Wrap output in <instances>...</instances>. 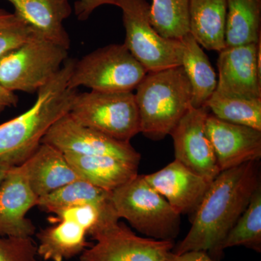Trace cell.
Here are the masks:
<instances>
[{
  "mask_svg": "<svg viewBox=\"0 0 261 261\" xmlns=\"http://www.w3.org/2000/svg\"><path fill=\"white\" fill-rule=\"evenodd\" d=\"M149 20L160 35L179 40L190 33L189 0H152Z\"/></svg>",
  "mask_w": 261,
  "mask_h": 261,
  "instance_id": "cell-24",
  "label": "cell"
},
{
  "mask_svg": "<svg viewBox=\"0 0 261 261\" xmlns=\"http://www.w3.org/2000/svg\"><path fill=\"white\" fill-rule=\"evenodd\" d=\"M37 255L32 238H0V261H39Z\"/></svg>",
  "mask_w": 261,
  "mask_h": 261,
  "instance_id": "cell-29",
  "label": "cell"
},
{
  "mask_svg": "<svg viewBox=\"0 0 261 261\" xmlns=\"http://www.w3.org/2000/svg\"><path fill=\"white\" fill-rule=\"evenodd\" d=\"M22 165L29 186L39 198L81 179L64 154L48 144L41 143Z\"/></svg>",
  "mask_w": 261,
  "mask_h": 261,
  "instance_id": "cell-17",
  "label": "cell"
},
{
  "mask_svg": "<svg viewBox=\"0 0 261 261\" xmlns=\"http://www.w3.org/2000/svg\"><path fill=\"white\" fill-rule=\"evenodd\" d=\"M179 40L181 44V66L192 88L191 106L204 107L216 91V72L207 55L190 33Z\"/></svg>",
  "mask_w": 261,
  "mask_h": 261,
  "instance_id": "cell-20",
  "label": "cell"
},
{
  "mask_svg": "<svg viewBox=\"0 0 261 261\" xmlns=\"http://www.w3.org/2000/svg\"><path fill=\"white\" fill-rule=\"evenodd\" d=\"M120 1L121 0H77L74 3L75 15L78 20L84 21L99 7L106 5L118 7Z\"/></svg>",
  "mask_w": 261,
  "mask_h": 261,
  "instance_id": "cell-30",
  "label": "cell"
},
{
  "mask_svg": "<svg viewBox=\"0 0 261 261\" xmlns=\"http://www.w3.org/2000/svg\"><path fill=\"white\" fill-rule=\"evenodd\" d=\"M260 185L259 161L221 171L211 182L193 215L191 228L173 247V253L205 251L215 260L222 258L221 244Z\"/></svg>",
  "mask_w": 261,
  "mask_h": 261,
  "instance_id": "cell-1",
  "label": "cell"
},
{
  "mask_svg": "<svg viewBox=\"0 0 261 261\" xmlns=\"http://www.w3.org/2000/svg\"><path fill=\"white\" fill-rule=\"evenodd\" d=\"M69 114L81 124L123 142H130L140 133V115L132 92H78Z\"/></svg>",
  "mask_w": 261,
  "mask_h": 261,
  "instance_id": "cell-6",
  "label": "cell"
},
{
  "mask_svg": "<svg viewBox=\"0 0 261 261\" xmlns=\"http://www.w3.org/2000/svg\"><path fill=\"white\" fill-rule=\"evenodd\" d=\"M244 246L261 252V185L254 192L247 208L230 230L221 245V251L228 247Z\"/></svg>",
  "mask_w": 261,
  "mask_h": 261,
  "instance_id": "cell-25",
  "label": "cell"
},
{
  "mask_svg": "<svg viewBox=\"0 0 261 261\" xmlns=\"http://www.w3.org/2000/svg\"><path fill=\"white\" fill-rule=\"evenodd\" d=\"M112 208L111 202L106 207H99L92 204H85L67 207L58 211L54 214L56 217H53V219H66L73 221L84 228L89 234L99 224L103 215Z\"/></svg>",
  "mask_w": 261,
  "mask_h": 261,
  "instance_id": "cell-28",
  "label": "cell"
},
{
  "mask_svg": "<svg viewBox=\"0 0 261 261\" xmlns=\"http://www.w3.org/2000/svg\"><path fill=\"white\" fill-rule=\"evenodd\" d=\"M148 72L124 44H110L75 61L68 88L102 92H133Z\"/></svg>",
  "mask_w": 261,
  "mask_h": 261,
  "instance_id": "cell-5",
  "label": "cell"
},
{
  "mask_svg": "<svg viewBox=\"0 0 261 261\" xmlns=\"http://www.w3.org/2000/svg\"><path fill=\"white\" fill-rule=\"evenodd\" d=\"M63 154L81 179L106 191H114L139 174V164L112 156Z\"/></svg>",
  "mask_w": 261,
  "mask_h": 261,
  "instance_id": "cell-18",
  "label": "cell"
},
{
  "mask_svg": "<svg viewBox=\"0 0 261 261\" xmlns=\"http://www.w3.org/2000/svg\"><path fill=\"white\" fill-rule=\"evenodd\" d=\"M118 7L126 30L123 44L147 72L181 66V42L160 35L149 20L146 0H121Z\"/></svg>",
  "mask_w": 261,
  "mask_h": 261,
  "instance_id": "cell-8",
  "label": "cell"
},
{
  "mask_svg": "<svg viewBox=\"0 0 261 261\" xmlns=\"http://www.w3.org/2000/svg\"><path fill=\"white\" fill-rule=\"evenodd\" d=\"M205 106L220 120L261 130V99L224 97L214 93Z\"/></svg>",
  "mask_w": 261,
  "mask_h": 261,
  "instance_id": "cell-26",
  "label": "cell"
},
{
  "mask_svg": "<svg viewBox=\"0 0 261 261\" xmlns=\"http://www.w3.org/2000/svg\"><path fill=\"white\" fill-rule=\"evenodd\" d=\"M18 102V97L14 92L8 90L0 84V113L5 108L16 106Z\"/></svg>",
  "mask_w": 261,
  "mask_h": 261,
  "instance_id": "cell-32",
  "label": "cell"
},
{
  "mask_svg": "<svg viewBox=\"0 0 261 261\" xmlns=\"http://www.w3.org/2000/svg\"><path fill=\"white\" fill-rule=\"evenodd\" d=\"M75 60L68 58L59 71L37 92L32 108L0 125V159L12 166L23 164L58 119L70 112L77 89L68 88Z\"/></svg>",
  "mask_w": 261,
  "mask_h": 261,
  "instance_id": "cell-2",
  "label": "cell"
},
{
  "mask_svg": "<svg viewBox=\"0 0 261 261\" xmlns=\"http://www.w3.org/2000/svg\"><path fill=\"white\" fill-rule=\"evenodd\" d=\"M12 167H13V166H12L9 163L0 159V186H1L2 182L4 180L8 171Z\"/></svg>",
  "mask_w": 261,
  "mask_h": 261,
  "instance_id": "cell-33",
  "label": "cell"
},
{
  "mask_svg": "<svg viewBox=\"0 0 261 261\" xmlns=\"http://www.w3.org/2000/svg\"><path fill=\"white\" fill-rule=\"evenodd\" d=\"M51 220L53 226L37 234L38 255L44 260L63 261L81 255L88 247L87 231L69 220Z\"/></svg>",
  "mask_w": 261,
  "mask_h": 261,
  "instance_id": "cell-21",
  "label": "cell"
},
{
  "mask_svg": "<svg viewBox=\"0 0 261 261\" xmlns=\"http://www.w3.org/2000/svg\"><path fill=\"white\" fill-rule=\"evenodd\" d=\"M208 108H190L170 135L174 145L175 160L194 173L212 182L220 171L214 149L206 134Z\"/></svg>",
  "mask_w": 261,
  "mask_h": 261,
  "instance_id": "cell-11",
  "label": "cell"
},
{
  "mask_svg": "<svg viewBox=\"0 0 261 261\" xmlns=\"http://www.w3.org/2000/svg\"><path fill=\"white\" fill-rule=\"evenodd\" d=\"M144 176L181 216L195 214L211 184L177 160L159 171Z\"/></svg>",
  "mask_w": 261,
  "mask_h": 261,
  "instance_id": "cell-15",
  "label": "cell"
},
{
  "mask_svg": "<svg viewBox=\"0 0 261 261\" xmlns=\"http://www.w3.org/2000/svg\"><path fill=\"white\" fill-rule=\"evenodd\" d=\"M68 49L43 37L25 43L0 58V84L8 90L35 93L59 71Z\"/></svg>",
  "mask_w": 261,
  "mask_h": 261,
  "instance_id": "cell-7",
  "label": "cell"
},
{
  "mask_svg": "<svg viewBox=\"0 0 261 261\" xmlns=\"http://www.w3.org/2000/svg\"><path fill=\"white\" fill-rule=\"evenodd\" d=\"M15 15L39 32L44 39L69 49L70 39L63 22L73 9L69 0H6Z\"/></svg>",
  "mask_w": 261,
  "mask_h": 261,
  "instance_id": "cell-16",
  "label": "cell"
},
{
  "mask_svg": "<svg viewBox=\"0 0 261 261\" xmlns=\"http://www.w3.org/2000/svg\"><path fill=\"white\" fill-rule=\"evenodd\" d=\"M166 261H219L215 260L205 251H189L184 253H173L172 251L168 253Z\"/></svg>",
  "mask_w": 261,
  "mask_h": 261,
  "instance_id": "cell-31",
  "label": "cell"
},
{
  "mask_svg": "<svg viewBox=\"0 0 261 261\" xmlns=\"http://www.w3.org/2000/svg\"><path fill=\"white\" fill-rule=\"evenodd\" d=\"M227 0H189L190 33L202 47L219 51L226 47Z\"/></svg>",
  "mask_w": 261,
  "mask_h": 261,
  "instance_id": "cell-19",
  "label": "cell"
},
{
  "mask_svg": "<svg viewBox=\"0 0 261 261\" xmlns=\"http://www.w3.org/2000/svg\"><path fill=\"white\" fill-rule=\"evenodd\" d=\"M261 37V0H227L225 44H256Z\"/></svg>",
  "mask_w": 261,
  "mask_h": 261,
  "instance_id": "cell-22",
  "label": "cell"
},
{
  "mask_svg": "<svg viewBox=\"0 0 261 261\" xmlns=\"http://www.w3.org/2000/svg\"><path fill=\"white\" fill-rule=\"evenodd\" d=\"M206 134L221 172L261 159L260 130L228 123L209 114Z\"/></svg>",
  "mask_w": 261,
  "mask_h": 261,
  "instance_id": "cell-13",
  "label": "cell"
},
{
  "mask_svg": "<svg viewBox=\"0 0 261 261\" xmlns=\"http://www.w3.org/2000/svg\"><path fill=\"white\" fill-rule=\"evenodd\" d=\"M42 143L53 146L63 153L112 156L136 164H139L142 159L130 142L116 140L84 126L73 119L69 113L49 128L43 137Z\"/></svg>",
  "mask_w": 261,
  "mask_h": 261,
  "instance_id": "cell-10",
  "label": "cell"
},
{
  "mask_svg": "<svg viewBox=\"0 0 261 261\" xmlns=\"http://www.w3.org/2000/svg\"><path fill=\"white\" fill-rule=\"evenodd\" d=\"M38 200L23 165L10 168L0 186V237L32 238L36 227L27 214Z\"/></svg>",
  "mask_w": 261,
  "mask_h": 261,
  "instance_id": "cell-14",
  "label": "cell"
},
{
  "mask_svg": "<svg viewBox=\"0 0 261 261\" xmlns=\"http://www.w3.org/2000/svg\"><path fill=\"white\" fill-rule=\"evenodd\" d=\"M110 200L117 216L147 238L174 241L180 231L181 215L154 190L144 175H137L111 192Z\"/></svg>",
  "mask_w": 261,
  "mask_h": 261,
  "instance_id": "cell-4",
  "label": "cell"
},
{
  "mask_svg": "<svg viewBox=\"0 0 261 261\" xmlns=\"http://www.w3.org/2000/svg\"><path fill=\"white\" fill-rule=\"evenodd\" d=\"M256 44L226 47L219 51V79L214 93L224 97L261 99Z\"/></svg>",
  "mask_w": 261,
  "mask_h": 261,
  "instance_id": "cell-12",
  "label": "cell"
},
{
  "mask_svg": "<svg viewBox=\"0 0 261 261\" xmlns=\"http://www.w3.org/2000/svg\"><path fill=\"white\" fill-rule=\"evenodd\" d=\"M136 90L140 133L152 140L170 135L192 107L191 86L181 66L148 72Z\"/></svg>",
  "mask_w": 261,
  "mask_h": 261,
  "instance_id": "cell-3",
  "label": "cell"
},
{
  "mask_svg": "<svg viewBox=\"0 0 261 261\" xmlns=\"http://www.w3.org/2000/svg\"><path fill=\"white\" fill-rule=\"evenodd\" d=\"M119 219L112 214L99 221L89 233L96 243L84 250L80 261H166L174 241L142 238Z\"/></svg>",
  "mask_w": 261,
  "mask_h": 261,
  "instance_id": "cell-9",
  "label": "cell"
},
{
  "mask_svg": "<svg viewBox=\"0 0 261 261\" xmlns=\"http://www.w3.org/2000/svg\"><path fill=\"white\" fill-rule=\"evenodd\" d=\"M111 193L80 179L39 197L37 205L42 210L53 214L67 207L85 204L106 207L111 204Z\"/></svg>",
  "mask_w": 261,
  "mask_h": 261,
  "instance_id": "cell-23",
  "label": "cell"
},
{
  "mask_svg": "<svg viewBox=\"0 0 261 261\" xmlns=\"http://www.w3.org/2000/svg\"><path fill=\"white\" fill-rule=\"evenodd\" d=\"M39 37H43L18 15L0 8V58Z\"/></svg>",
  "mask_w": 261,
  "mask_h": 261,
  "instance_id": "cell-27",
  "label": "cell"
}]
</instances>
